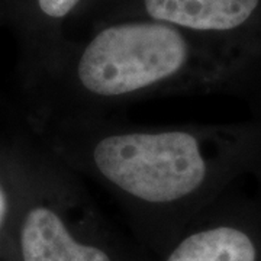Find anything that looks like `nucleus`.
Segmentation results:
<instances>
[{
	"label": "nucleus",
	"instance_id": "1",
	"mask_svg": "<svg viewBox=\"0 0 261 261\" xmlns=\"http://www.w3.org/2000/svg\"><path fill=\"white\" fill-rule=\"evenodd\" d=\"M96 168L112 185L149 203H168L203 186L209 163L193 134L185 130L129 132L100 140Z\"/></svg>",
	"mask_w": 261,
	"mask_h": 261
},
{
	"label": "nucleus",
	"instance_id": "2",
	"mask_svg": "<svg viewBox=\"0 0 261 261\" xmlns=\"http://www.w3.org/2000/svg\"><path fill=\"white\" fill-rule=\"evenodd\" d=\"M189 47L164 22H129L100 31L84 48L77 77L100 97H119L161 83L178 73Z\"/></svg>",
	"mask_w": 261,
	"mask_h": 261
},
{
	"label": "nucleus",
	"instance_id": "3",
	"mask_svg": "<svg viewBox=\"0 0 261 261\" xmlns=\"http://www.w3.org/2000/svg\"><path fill=\"white\" fill-rule=\"evenodd\" d=\"M152 19L202 32H231L244 27L260 0H144Z\"/></svg>",
	"mask_w": 261,
	"mask_h": 261
},
{
	"label": "nucleus",
	"instance_id": "4",
	"mask_svg": "<svg viewBox=\"0 0 261 261\" xmlns=\"http://www.w3.org/2000/svg\"><path fill=\"white\" fill-rule=\"evenodd\" d=\"M20 245L23 261H111L102 250L77 243L48 207H35L27 215Z\"/></svg>",
	"mask_w": 261,
	"mask_h": 261
},
{
	"label": "nucleus",
	"instance_id": "5",
	"mask_svg": "<svg viewBox=\"0 0 261 261\" xmlns=\"http://www.w3.org/2000/svg\"><path fill=\"white\" fill-rule=\"evenodd\" d=\"M251 233L241 226L218 225L192 233L178 244L167 261H258Z\"/></svg>",
	"mask_w": 261,
	"mask_h": 261
},
{
	"label": "nucleus",
	"instance_id": "6",
	"mask_svg": "<svg viewBox=\"0 0 261 261\" xmlns=\"http://www.w3.org/2000/svg\"><path fill=\"white\" fill-rule=\"evenodd\" d=\"M77 3L79 0H38L41 10L51 18H64Z\"/></svg>",
	"mask_w": 261,
	"mask_h": 261
},
{
	"label": "nucleus",
	"instance_id": "7",
	"mask_svg": "<svg viewBox=\"0 0 261 261\" xmlns=\"http://www.w3.org/2000/svg\"><path fill=\"white\" fill-rule=\"evenodd\" d=\"M5 215H6V197H5L3 190L0 189V225L5 219Z\"/></svg>",
	"mask_w": 261,
	"mask_h": 261
}]
</instances>
